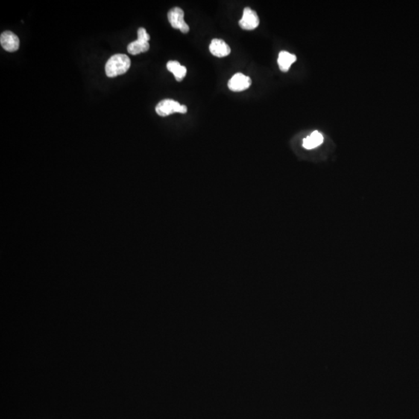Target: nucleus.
Here are the masks:
<instances>
[{
	"instance_id": "1",
	"label": "nucleus",
	"mask_w": 419,
	"mask_h": 419,
	"mask_svg": "<svg viewBox=\"0 0 419 419\" xmlns=\"http://www.w3.org/2000/svg\"><path fill=\"white\" fill-rule=\"evenodd\" d=\"M130 66V59L124 54H117L112 56L105 65L106 75L110 78H115L123 75L128 71Z\"/></svg>"
},
{
	"instance_id": "2",
	"label": "nucleus",
	"mask_w": 419,
	"mask_h": 419,
	"mask_svg": "<svg viewBox=\"0 0 419 419\" xmlns=\"http://www.w3.org/2000/svg\"><path fill=\"white\" fill-rule=\"evenodd\" d=\"M156 111L159 116L166 117L175 113H186L187 112V107L180 104L179 102L166 99L158 103Z\"/></svg>"
},
{
	"instance_id": "3",
	"label": "nucleus",
	"mask_w": 419,
	"mask_h": 419,
	"mask_svg": "<svg viewBox=\"0 0 419 419\" xmlns=\"http://www.w3.org/2000/svg\"><path fill=\"white\" fill-rule=\"evenodd\" d=\"M149 40L150 36L147 33L146 30L143 27H141L138 30V39L129 44L127 46V51L133 55H137L142 52H146L150 48L149 43H148Z\"/></svg>"
},
{
	"instance_id": "4",
	"label": "nucleus",
	"mask_w": 419,
	"mask_h": 419,
	"mask_svg": "<svg viewBox=\"0 0 419 419\" xmlns=\"http://www.w3.org/2000/svg\"><path fill=\"white\" fill-rule=\"evenodd\" d=\"M168 20L173 28L179 29L183 33L189 32V26L184 21V12L180 7H175L168 11Z\"/></svg>"
},
{
	"instance_id": "5",
	"label": "nucleus",
	"mask_w": 419,
	"mask_h": 419,
	"mask_svg": "<svg viewBox=\"0 0 419 419\" xmlns=\"http://www.w3.org/2000/svg\"><path fill=\"white\" fill-rule=\"evenodd\" d=\"M238 24L243 30H255L259 25V16L255 10H252L250 7H246L244 9L242 17L240 20Z\"/></svg>"
},
{
	"instance_id": "6",
	"label": "nucleus",
	"mask_w": 419,
	"mask_h": 419,
	"mask_svg": "<svg viewBox=\"0 0 419 419\" xmlns=\"http://www.w3.org/2000/svg\"><path fill=\"white\" fill-rule=\"evenodd\" d=\"M251 79L246 75H243L242 73L235 74L227 83L229 89L233 92H241V91L246 90L251 86Z\"/></svg>"
},
{
	"instance_id": "7",
	"label": "nucleus",
	"mask_w": 419,
	"mask_h": 419,
	"mask_svg": "<svg viewBox=\"0 0 419 419\" xmlns=\"http://www.w3.org/2000/svg\"><path fill=\"white\" fill-rule=\"evenodd\" d=\"M0 43L4 49L9 52H14L19 49V37L11 31H5L1 34Z\"/></svg>"
},
{
	"instance_id": "8",
	"label": "nucleus",
	"mask_w": 419,
	"mask_h": 419,
	"mask_svg": "<svg viewBox=\"0 0 419 419\" xmlns=\"http://www.w3.org/2000/svg\"><path fill=\"white\" fill-rule=\"evenodd\" d=\"M209 51L218 58H224L229 55L231 48L224 41L221 39H213L209 47Z\"/></svg>"
},
{
	"instance_id": "9",
	"label": "nucleus",
	"mask_w": 419,
	"mask_h": 419,
	"mask_svg": "<svg viewBox=\"0 0 419 419\" xmlns=\"http://www.w3.org/2000/svg\"><path fill=\"white\" fill-rule=\"evenodd\" d=\"M296 61H297V57L294 54H291L288 51H280L279 56H278L277 60L279 69L281 70L282 72H288L291 65L294 63Z\"/></svg>"
},
{
	"instance_id": "10",
	"label": "nucleus",
	"mask_w": 419,
	"mask_h": 419,
	"mask_svg": "<svg viewBox=\"0 0 419 419\" xmlns=\"http://www.w3.org/2000/svg\"><path fill=\"white\" fill-rule=\"evenodd\" d=\"M167 69L174 75L177 81L181 82L186 75V68L180 65L177 61H169L166 65Z\"/></svg>"
},
{
	"instance_id": "11",
	"label": "nucleus",
	"mask_w": 419,
	"mask_h": 419,
	"mask_svg": "<svg viewBox=\"0 0 419 419\" xmlns=\"http://www.w3.org/2000/svg\"><path fill=\"white\" fill-rule=\"evenodd\" d=\"M323 141H324L323 135L320 132L315 130L310 136L303 139V146L306 149H313L321 145Z\"/></svg>"
}]
</instances>
